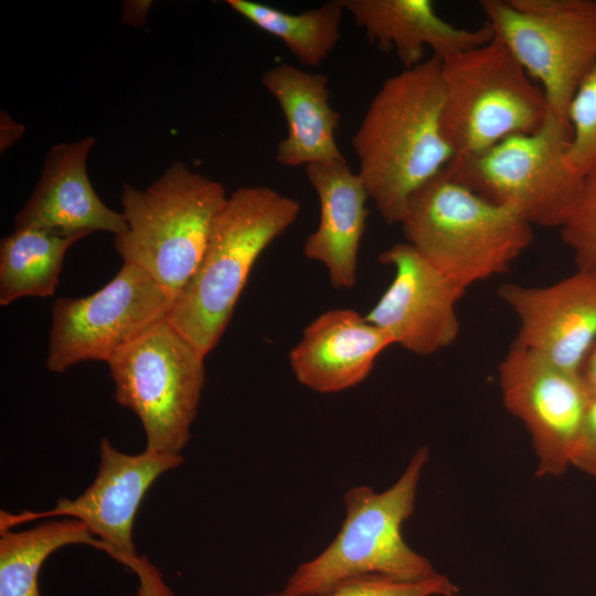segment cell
Wrapping results in <instances>:
<instances>
[{
	"label": "cell",
	"mask_w": 596,
	"mask_h": 596,
	"mask_svg": "<svg viewBox=\"0 0 596 596\" xmlns=\"http://www.w3.org/2000/svg\"><path fill=\"white\" fill-rule=\"evenodd\" d=\"M441 60L433 55L385 79L352 138L358 174L387 224L454 158L441 125Z\"/></svg>",
	"instance_id": "1"
},
{
	"label": "cell",
	"mask_w": 596,
	"mask_h": 596,
	"mask_svg": "<svg viewBox=\"0 0 596 596\" xmlns=\"http://www.w3.org/2000/svg\"><path fill=\"white\" fill-rule=\"evenodd\" d=\"M300 209L297 200L268 187H243L227 196L194 275L167 316L203 356L224 334L256 260Z\"/></svg>",
	"instance_id": "2"
},
{
	"label": "cell",
	"mask_w": 596,
	"mask_h": 596,
	"mask_svg": "<svg viewBox=\"0 0 596 596\" xmlns=\"http://www.w3.org/2000/svg\"><path fill=\"white\" fill-rule=\"evenodd\" d=\"M406 243L458 288L502 275L533 242V226L491 203L445 170L408 200Z\"/></svg>",
	"instance_id": "3"
},
{
	"label": "cell",
	"mask_w": 596,
	"mask_h": 596,
	"mask_svg": "<svg viewBox=\"0 0 596 596\" xmlns=\"http://www.w3.org/2000/svg\"><path fill=\"white\" fill-rule=\"evenodd\" d=\"M428 459V448L419 447L397 481L382 492L369 486L349 489L343 498L345 518L333 541L300 564L279 593L316 596L364 575L419 581L436 574L432 563L412 550L402 534Z\"/></svg>",
	"instance_id": "4"
},
{
	"label": "cell",
	"mask_w": 596,
	"mask_h": 596,
	"mask_svg": "<svg viewBox=\"0 0 596 596\" xmlns=\"http://www.w3.org/2000/svg\"><path fill=\"white\" fill-rule=\"evenodd\" d=\"M226 200L219 181L183 162L171 164L145 190L125 184L120 202L127 230L115 236L116 252L175 299L194 275Z\"/></svg>",
	"instance_id": "5"
},
{
	"label": "cell",
	"mask_w": 596,
	"mask_h": 596,
	"mask_svg": "<svg viewBox=\"0 0 596 596\" xmlns=\"http://www.w3.org/2000/svg\"><path fill=\"white\" fill-rule=\"evenodd\" d=\"M441 125L454 159L542 127L549 107L542 88L493 38L441 60Z\"/></svg>",
	"instance_id": "6"
},
{
	"label": "cell",
	"mask_w": 596,
	"mask_h": 596,
	"mask_svg": "<svg viewBox=\"0 0 596 596\" xmlns=\"http://www.w3.org/2000/svg\"><path fill=\"white\" fill-rule=\"evenodd\" d=\"M571 135L570 124L549 111L536 131L454 159L445 172L485 200L512 209L531 226L560 228L584 179L567 161Z\"/></svg>",
	"instance_id": "7"
},
{
	"label": "cell",
	"mask_w": 596,
	"mask_h": 596,
	"mask_svg": "<svg viewBox=\"0 0 596 596\" xmlns=\"http://www.w3.org/2000/svg\"><path fill=\"white\" fill-rule=\"evenodd\" d=\"M204 358L164 319L107 361L116 401L142 424L145 450L181 455L204 385Z\"/></svg>",
	"instance_id": "8"
},
{
	"label": "cell",
	"mask_w": 596,
	"mask_h": 596,
	"mask_svg": "<svg viewBox=\"0 0 596 596\" xmlns=\"http://www.w3.org/2000/svg\"><path fill=\"white\" fill-rule=\"evenodd\" d=\"M498 38L568 123L570 103L596 63V0H481Z\"/></svg>",
	"instance_id": "9"
},
{
	"label": "cell",
	"mask_w": 596,
	"mask_h": 596,
	"mask_svg": "<svg viewBox=\"0 0 596 596\" xmlns=\"http://www.w3.org/2000/svg\"><path fill=\"white\" fill-rule=\"evenodd\" d=\"M183 456L143 450L128 455L103 437L99 467L93 483L75 499L62 498L43 512H0V531L38 519L70 517L82 521L106 546L107 554L137 576L136 596H174L158 568L139 555L132 541L138 508L152 483L164 472L178 468Z\"/></svg>",
	"instance_id": "10"
},
{
	"label": "cell",
	"mask_w": 596,
	"mask_h": 596,
	"mask_svg": "<svg viewBox=\"0 0 596 596\" xmlns=\"http://www.w3.org/2000/svg\"><path fill=\"white\" fill-rule=\"evenodd\" d=\"M173 296L140 267L124 263L93 295L60 297L52 308L47 370L62 373L88 360L108 361L153 324L167 319Z\"/></svg>",
	"instance_id": "11"
},
{
	"label": "cell",
	"mask_w": 596,
	"mask_h": 596,
	"mask_svg": "<svg viewBox=\"0 0 596 596\" xmlns=\"http://www.w3.org/2000/svg\"><path fill=\"white\" fill-rule=\"evenodd\" d=\"M498 379L505 408L531 436L536 476L563 475L572 466L592 400L579 374L512 343Z\"/></svg>",
	"instance_id": "12"
},
{
	"label": "cell",
	"mask_w": 596,
	"mask_h": 596,
	"mask_svg": "<svg viewBox=\"0 0 596 596\" xmlns=\"http://www.w3.org/2000/svg\"><path fill=\"white\" fill-rule=\"evenodd\" d=\"M379 260L394 268V277L365 319L417 355L451 345L460 332L456 305L466 291L406 242L382 252Z\"/></svg>",
	"instance_id": "13"
},
{
	"label": "cell",
	"mask_w": 596,
	"mask_h": 596,
	"mask_svg": "<svg viewBox=\"0 0 596 596\" xmlns=\"http://www.w3.org/2000/svg\"><path fill=\"white\" fill-rule=\"evenodd\" d=\"M498 295L518 318L514 344L578 373L596 343V273L577 269L549 286L507 283Z\"/></svg>",
	"instance_id": "14"
},
{
	"label": "cell",
	"mask_w": 596,
	"mask_h": 596,
	"mask_svg": "<svg viewBox=\"0 0 596 596\" xmlns=\"http://www.w3.org/2000/svg\"><path fill=\"white\" fill-rule=\"evenodd\" d=\"M94 145V137H85L51 148L36 187L15 215L14 228L83 237L95 231L115 236L126 232L123 213L105 205L91 184L87 158Z\"/></svg>",
	"instance_id": "15"
},
{
	"label": "cell",
	"mask_w": 596,
	"mask_h": 596,
	"mask_svg": "<svg viewBox=\"0 0 596 596\" xmlns=\"http://www.w3.org/2000/svg\"><path fill=\"white\" fill-rule=\"evenodd\" d=\"M391 336L352 309H331L305 329L289 353L297 381L322 394L353 387L371 373Z\"/></svg>",
	"instance_id": "16"
},
{
	"label": "cell",
	"mask_w": 596,
	"mask_h": 596,
	"mask_svg": "<svg viewBox=\"0 0 596 596\" xmlns=\"http://www.w3.org/2000/svg\"><path fill=\"white\" fill-rule=\"evenodd\" d=\"M340 3L369 41L384 52L394 51L404 68L421 64L427 49L445 60L493 38L488 23L477 29L453 25L437 14L429 0H340Z\"/></svg>",
	"instance_id": "17"
},
{
	"label": "cell",
	"mask_w": 596,
	"mask_h": 596,
	"mask_svg": "<svg viewBox=\"0 0 596 596\" xmlns=\"http://www.w3.org/2000/svg\"><path fill=\"white\" fill-rule=\"evenodd\" d=\"M306 173L319 199L320 219L305 241L304 254L326 266L334 288H351L369 216V193L347 161L309 164Z\"/></svg>",
	"instance_id": "18"
},
{
	"label": "cell",
	"mask_w": 596,
	"mask_h": 596,
	"mask_svg": "<svg viewBox=\"0 0 596 596\" xmlns=\"http://www.w3.org/2000/svg\"><path fill=\"white\" fill-rule=\"evenodd\" d=\"M262 84L275 97L287 121V136L276 150L279 164L307 167L345 161L336 141L341 116L330 106L324 74L280 63L263 73Z\"/></svg>",
	"instance_id": "19"
},
{
	"label": "cell",
	"mask_w": 596,
	"mask_h": 596,
	"mask_svg": "<svg viewBox=\"0 0 596 596\" xmlns=\"http://www.w3.org/2000/svg\"><path fill=\"white\" fill-rule=\"evenodd\" d=\"M75 544L107 553V546L75 518H50L32 529L0 531V596H42L39 574L45 560Z\"/></svg>",
	"instance_id": "20"
},
{
	"label": "cell",
	"mask_w": 596,
	"mask_h": 596,
	"mask_svg": "<svg viewBox=\"0 0 596 596\" xmlns=\"http://www.w3.org/2000/svg\"><path fill=\"white\" fill-rule=\"evenodd\" d=\"M83 236H61L35 227L14 228L0 244V305L55 291L67 249Z\"/></svg>",
	"instance_id": "21"
},
{
	"label": "cell",
	"mask_w": 596,
	"mask_h": 596,
	"mask_svg": "<svg viewBox=\"0 0 596 596\" xmlns=\"http://www.w3.org/2000/svg\"><path fill=\"white\" fill-rule=\"evenodd\" d=\"M226 4L260 30L279 39L305 66L317 67L341 39L344 12L340 0L319 8L289 13L251 0H226Z\"/></svg>",
	"instance_id": "22"
},
{
	"label": "cell",
	"mask_w": 596,
	"mask_h": 596,
	"mask_svg": "<svg viewBox=\"0 0 596 596\" xmlns=\"http://www.w3.org/2000/svg\"><path fill=\"white\" fill-rule=\"evenodd\" d=\"M567 120L572 132L567 161L584 178L596 171V63L573 95Z\"/></svg>",
	"instance_id": "23"
},
{
	"label": "cell",
	"mask_w": 596,
	"mask_h": 596,
	"mask_svg": "<svg viewBox=\"0 0 596 596\" xmlns=\"http://www.w3.org/2000/svg\"><path fill=\"white\" fill-rule=\"evenodd\" d=\"M459 588L445 575L419 581H401L383 575H364L344 581L316 596H457ZM264 596H284L280 593Z\"/></svg>",
	"instance_id": "24"
},
{
	"label": "cell",
	"mask_w": 596,
	"mask_h": 596,
	"mask_svg": "<svg viewBox=\"0 0 596 596\" xmlns=\"http://www.w3.org/2000/svg\"><path fill=\"white\" fill-rule=\"evenodd\" d=\"M560 233L574 253L577 269L596 273V171L584 177L578 200Z\"/></svg>",
	"instance_id": "25"
},
{
	"label": "cell",
	"mask_w": 596,
	"mask_h": 596,
	"mask_svg": "<svg viewBox=\"0 0 596 596\" xmlns=\"http://www.w3.org/2000/svg\"><path fill=\"white\" fill-rule=\"evenodd\" d=\"M572 467L596 478V396L592 397Z\"/></svg>",
	"instance_id": "26"
},
{
	"label": "cell",
	"mask_w": 596,
	"mask_h": 596,
	"mask_svg": "<svg viewBox=\"0 0 596 596\" xmlns=\"http://www.w3.org/2000/svg\"><path fill=\"white\" fill-rule=\"evenodd\" d=\"M578 374L590 396H596V343L583 361Z\"/></svg>",
	"instance_id": "27"
},
{
	"label": "cell",
	"mask_w": 596,
	"mask_h": 596,
	"mask_svg": "<svg viewBox=\"0 0 596 596\" xmlns=\"http://www.w3.org/2000/svg\"><path fill=\"white\" fill-rule=\"evenodd\" d=\"M10 131V135L7 132L1 134V149L8 148L12 142H14L21 135L23 127L17 125L6 113L1 114V131Z\"/></svg>",
	"instance_id": "28"
}]
</instances>
